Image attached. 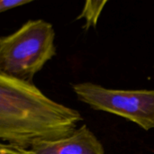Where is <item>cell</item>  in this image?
I'll list each match as a JSON object with an SVG mask.
<instances>
[{"instance_id": "cell-1", "label": "cell", "mask_w": 154, "mask_h": 154, "mask_svg": "<svg viewBox=\"0 0 154 154\" xmlns=\"http://www.w3.org/2000/svg\"><path fill=\"white\" fill-rule=\"evenodd\" d=\"M80 113L45 96L35 85L0 72V143L29 149L70 135Z\"/></svg>"}, {"instance_id": "cell-3", "label": "cell", "mask_w": 154, "mask_h": 154, "mask_svg": "<svg viewBox=\"0 0 154 154\" xmlns=\"http://www.w3.org/2000/svg\"><path fill=\"white\" fill-rule=\"evenodd\" d=\"M72 88L79 100L92 109L126 118L145 131L154 128V89H110L92 82L75 84Z\"/></svg>"}, {"instance_id": "cell-2", "label": "cell", "mask_w": 154, "mask_h": 154, "mask_svg": "<svg viewBox=\"0 0 154 154\" xmlns=\"http://www.w3.org/2000/svg\"><path fill=\"white\" fill-rule=\"evenodd\" d=\"M51 23L29 20L16 32L0 37V72L32 84L34 76L56 55Z\"/></svg>"}, {"instance_id": "cell-4", "label": "cell", "mask_w": 154, "mask_h": 154, "mask_svg": "<svg viewBox=\"0 0 154 154\" xmlns=\"http://www.w3.org/2000/svg\"><path fill=\"white\" fill-rule=\"evenodd\" d=\"M28 150L32 154H106L100 141L86 125L67 137L42 141Z\"/></svg>"}, {"instance_id": "cell-7", "label": "cell", "mask_w": 154, "mask_h": 154, "mask_svg": "<svg viewBox=\"0 0 154 154\" xmlns=\"http://www.w3.org/2000/svg\"><path fill=\"white\" fill-rule=\"evenodd\" d=\"M0 154H32L28 149L0 143Z\"/></svg>"}, {"instance_id": "cell-6", "label": "cell", "mask_w": 154, "mask_h": 154, "mask_svg": "<svg viewBox=\"0 0 154 154\" xmlns=\"http://www.w3.org/2000/svg\"><path fill=\"white\" fill-rule=\"evenodd\" d=\"M31 0H0V14L7 10L26 5Z\"/></svg>"}, {"instance_id": "cell-5", "label": "cell", "mask_w": 154, "mask_h": 154, "mask_svg": "<svg viewBox=\"0 0 154 154\" xmlns=\"http://www.w3.org/2000/svg\"><path fill=\"white\" fill-rule=\"evenodd\" d=\"M106 4V1H87L85 6L77 19L85 18L86 25L84 28L88 30L90 26H96L97 23L98 17L104 8V5Z\"/></svg>"}]
</instances>
